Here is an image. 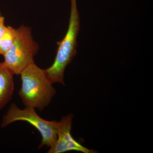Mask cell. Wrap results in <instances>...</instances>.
Listing matches in <instances>:
<instances>
[{"label": "cell", "instance_id": "obj_1", "mask_svg": "<svg viewBox=\"0 0 153 153\" xmlns=\"http://www.w3.org/2000/svg\"><path fill=\"white\" fill-rule=\"evenodd\" d=\"M20 74L22 85L19 95L24 105L42 111L56 94L45 70L39 68L33 61Z\"/></svg>", "mask_w": 153, "mask_h": 153}, {"label": "cell", "instance_id": "obj_2", "mask_svg": "<svg viewBox=\"0 0 153 153\" xmlns=\"http://www.w3.org/2000/svg\"><path fill=\"white\" fill-rule=\"evenodd\" d=\"M71 13L67 33L63 40L57 43L58 49L54 63L45 70L52 84L60 83L64 85V71L76 54V40L80 22L76 0H71Z\"/></svg>", "mask_w": 153, "mask_h": 153}, {"label": "cell", "instance_id": "obj_3", "mask_svg": "<svg viewBox=\"0 0 153 153\" xmlns=\"http://www.w3.org/2000/svg\"><path fill=\"white\" fill-rule=\"evenodd\" d=\"M38 45L34 41L31 28L22 25L16 29L13 45L3 56L4 63L14 74H20L38 52Z\"/></svg>", "mask_w": 153, "mask_h": 153}, {"label": "cell", "instance_id": "obj_4", "mask_svg": "<svg viewBox=\"0 0 153 153\" xmlns=\"http://www.w3.org/2000/svg\"><path fill=\"white\" fill-rule=\"evenodd\" d=\"M35 109L29 107L21 109L13 103L3 117L1 127L5 128L18 121L27 122L36 128L41 134L42 139L39 148L44 146L51 147L57 139L59 122L43 119L37 114Z\"/></svg>", "mask_w": 153, "mask_h": 153}, {"label": "cell", "instance_id": "obj_5", "mask_svg": "<svg viewBox=\"0 0 153 153\" xmlns=\"http://www.w3.org/2000/svg\"><path fill=\"white\" fill-rule=\"evenodd\" d=\"M73 115L68 114L59 122L57 137L54 144L50 147L49 153H62L75 151L84 153H96L82 146L71 136V130Z\"/></svg>", "mask_w": 153, "mask_h": 153}, {"label": "cell", "instance_id": "obj_6", "mask_svg": "<svg viewBox=\"0 0 153 153\" xmlns=\"http://www.w3.org/2000/svg\"><path fill=\"white\" fill-rule=\"evenodd\" d=\"M14 75L4 62H0V110L12 98L14 90Z\"/></svg>", "mask_w": 153, "mask_h": 153}, {"label": "cell", "instance_id": "obj_7", "mask_svg": "<svg viewBox=\"0 0 153 153\" xmlns=\"http://www.w3.org/2000/svg\"><path fill=\"white\" fill-rule=\"evenodd\" d=\"M16 35V29L8 26L0 39V55H4L13 44Z\"/></svg>", "mask_w": 153, "mask_h": 153}, {"label": "cell", "instance_id": "obj_8", "mask_svg": "<svg viewBox=\"0 0 153 153\" xmlns=\"http://www.w3.org/2000/svg\"><path fill=\"white\" fill-rule=\"evenodd\" d=\"M7 27L5 25V19L0 13V39L5 32Z\"/></svg>", "mask_w": 153, "mask_h": 153}]
</instances>
